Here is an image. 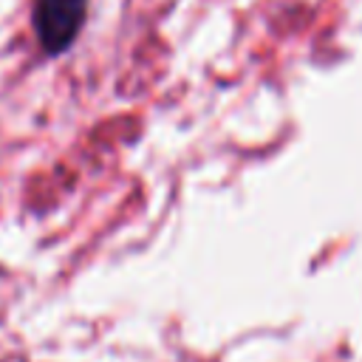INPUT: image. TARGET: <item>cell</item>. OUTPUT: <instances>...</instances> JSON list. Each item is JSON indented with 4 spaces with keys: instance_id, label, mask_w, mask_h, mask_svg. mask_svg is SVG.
I'll list each match as a JSON object with an SVG mask.
<instances>
[{
    "instance_id": "1",
    "label": "cell",
    "mask_w": 362,
    "mask_h": 362,
    "mask_svg": "<svg viewBox=\"0 0 362 362\" xmlns=\"http://www.w3.org/2000/svg\"><path fill=\"white\" fill-rule=\"evenodd\" d=\"M88 0H37L34 3V31L48 54H62L79 34L85 23Z\"/></svg>"
}]
</instances>
